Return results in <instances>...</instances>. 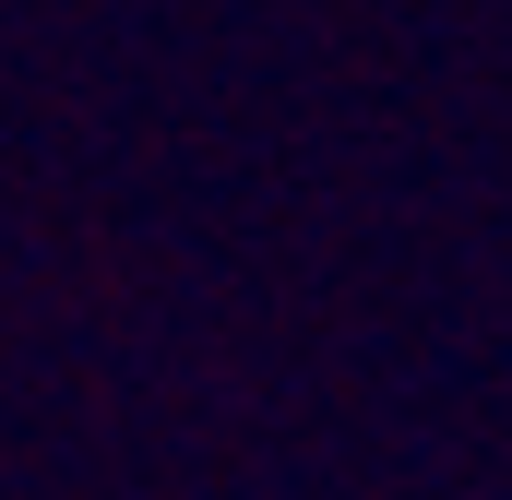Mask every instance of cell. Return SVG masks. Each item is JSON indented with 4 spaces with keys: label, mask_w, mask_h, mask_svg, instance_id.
Returning a JSON list of instances; mask_svg holds the SVG:
<instances>
[]
</instances>
